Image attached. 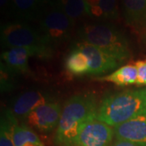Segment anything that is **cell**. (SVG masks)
<instances>
[{
    "instance_id": "obj_1",
    "label": "cell",
    "mask_w": 146,
    "mask_h": 146,
    "mask_svg": "<svg viewBox=\"0 0 146 146\" xmlns=\"http://www.w3.org/2000/svg\"><path fill=\"white\" fill-rule=\"evenodd\" d=\"M98 106L93 94L72 96L65 102L58 123L54 143L59 146H76L80 131L87 123L96 119Z\"/></svg>"
},
{
    "instance_id": "obj_2",
    "label": "cell",
    "mask_w": 146,
    "mask_h": 146,
    "mask_svg": "<svg viewBox=\"0 0 146 146\" xmlns=\"http://www.w3.org/2000/svg\"><path fill=\"white\" fill-rule=\"evenodd\" d=\"M145 110L146 88L127 89L106 95L98 106L96 119L110 127H116Z\"/></svg>"
},
{
    "instance_id": "obj_3",
    "label": "cell",
    "mask_w": 146,
    "mask_h": 146,
    "mask_svg": "<svg viewBox=\"0 0 146 146\" xmlns=\"http://www.w3.org/2000/svg\"><path fill=\"white\" fill-rule=\"evenodd\" d=\"M80 42L98 47L123 63L130 57V48L125 35L109 24H87L78 31Z\"/></svg>"
},
{
    "instance_id": "obj_4",
    "label": "cell",
    "mask_w": 146,
    "mask_h": 146,
    "mask_svg": "<svg viewBox=\"0 0 146 146\" xmlns=\"http://www.w3.org/2000/svg\"><path fill=\"white\" fill-rule=\"evenodd\" d=\"M1 43L4 48L27 47L34 50L38 58L52 57V46L41 31H37L24 21L9 22L1 27Z\"/></svg>"
},
{
    "instance_id": "obj_5",
    "label": "cell",
    "mask_w": 146,
    "mask_h": 146,
    "mask_svg": "<svg viewBox=\"0 0 146 146\" xmlns=\"http://www.w3.org/2000/svg\"><path fill=\"white\" fill-rule=\"evenodd\" d=\"M74 25L75 23L58 9L54 2L45 11L39 21L40 31L52 46L70 39Z\"/></svg>"
},
{
    "instance_id": "obj_6",
    "label": "cell",
    "mask_w": 146,
    "mask_h": 146,
    "mask_svg": "<svg viewBox=\"0 0 146 146\" xmlns=\"http://www.w3.org/2000/svg\"><path fill=\"white\" fill-rule=\"evenodd\" d=\"M114 135V128L94 119L87 123L80 131L76 146H110Z\"/></svg>"
},
{
    "instance_id": "obj_7",
    "label": "cell",
    "mask_w": 146,
    "mask_h": 146,
    "mask_svg": "<svg viewBox=\"0 0 146 146\" xmlns=\"http://www.w3.org/2000/svg\"><path fill=\"white\" fill-rule=\"evenodd\" d=\"M62 110L58 102H48L33 110L25 120L29 125L41 132H50L57 128Z\"/></svg>"
},
{
    "instance_id": "obj_8",
    "label": "cell",
    "mask_w": 146,
    "mask_h": 146,
    "mask_svg": "<svg viewBox=\"0 0 146 146\" xmlns=\"http://www.w3.org/2000/svg\"><path fill=\"white\" fill-rule=\"evenodd\" d=\"M76 47L87 56L89 62V75L98 76L114 70L121 62L103 50L89 43L79 42Z\"/></svg>"
},
{
    "instance_id": "obj_9",
    "label": "cell",
    "mask_w": 146,
    "mask_h": 146,
    "mask_svg": "<svg viewBox=\"0 0 146 146\" xmlns=\"http://www.w3.org/2000/svg\"><path fill=\"white\" fill-rule=\"evenodd\" d=\"M51 102H54L53 98L46 93L41 90H29L16 98L11 110L17 119H25L33 110Z\"/></svg>"
},
{
    "instance_id": "obj_10",
    "label": "cell",
    "mask_w": 146,
    "mask_h": 146,
    "mask_svg": "<svg viewBox=\"0 0 146 146\" xmlns=\"http://www.w3.org/2000/svg\"><path fill=\"white\" fill-rule=\"evenodd\" d=\"M116 139L146 146V110L127 122L114 127Z\"/></svg>"
},
{
    "instance_id": "obj_11",
    "label": "cell",
    "mask_w": 146,
    "mask_h": 146,
    "mask_svg": "<svg viewBox=\"0 0 146 146\" xmlns=\"http://www.w3.org/2000/svg\"><path fill=\"white\" fill-rule=\"evenodd\" d=\"M30 57H38L36 52L27 47H14L7 49L1 54L2 62L16 74L30 72L29 60Z\"/></svg>"
},
{
    "instance_id": "obj_12",
    "label": "cell",
    "mask_w": 146,
    "mask_h": 146,
    "mask_svg": "<svg viewBox=\"0 0 146 146\" xmlns=\"http://www.w3.org/2000/svg\"><path fill=\"white\" fill-rule=\"evenodd\" d=\"M54 0H11V7L20 21H31L41 17Z\"/></svg>"
},
{
    "instance_id": "obj_13",
    "label": "cell",
    "mask_w": 146,
    "mask_h": 146,
    "mask_svg": "<svg viewBox=\"0 0 146 146\" xmlns=\"http://www.w3.org/2000/svg\"><path fill=\"white\" fill-rule=\"evenodd\" d=\"M126 24L141 30L146 29V0H122Z\"/></svg>"
},
{
    "instance_id": "obj_14",
    "label": "cell",
    "mask_w": 146,
    "mask_h": 146,
    "mask_svg": "<svg viewBox=\"0 0 146 146\" xmlns=\"http://www.w3.org/2000/svg\"><path fill=\"white\" fill-rule=\"evenodd\" d=\"M84 2L91 17L109 20L119 17L118 0H84Z\"/></svg>"
},
{
    "instance_id": "obj_15",
    "label": "cell",
    "mask_w": 146,
    "mask_h": 146,
    "mask_svg": "<svg viewBox=\"0 0 146 146\" xmlns=\"http://www.w3.org/2000/svg\"><path fill=\"white\" fill-rule=\"evenodd\" d=\"M99 80L110 82L118 86H127L131 84H137L138 72L135 63L127 64L122 66L115 72L106 76L104 77L98 78Z\"/></svg>"
},
{
    "instance_id": "obj_16",
    "label": "cell",
    "mask_w": 146,
    "mask_h": 146,
    "mask_svg": "<svg viewBox=\"0 0 146 146\" xmlns=\"http://www.w3.org/2000/svg\"><path fill=\"white\" fill-rule=\"evenodd\" d=\"M65 67L72 76L89 75V62L87 56L77 47H74L66 59Z\"/></svg>"
},
{
    "instance_id": "obj_17",
    "label": "cell",
    "mask_w": 146,
    "mask_h": 146,
    "mask_svg": "<svg viewBox=\"0 0 146 146\" xmlns=\"http://www.w3.org/2000/svg\"><path fill=\"white\" fill-rule=\"evenodd\" d=\"M54 4L74 23L84 16H89L84 0H55L54 1Z\"/></svg>"
},
{
    "instance_id": "obj_18",
    "label": "cell",
    "mask_w": 146,
    "mask_h": 146,
    "mask_svg": "<svg viewBox=\"0 0 146 146\" xmlns=\"http://www.w3.org/2000/svg\"><path fill=\"white\" fill-rule=\"evenodd\" d=\"M16 125H18L17 119L11 110H5L1 117L0 146H15L13 134Z\"/></svg>"
},
{
    "instance_id": "obj_19",
    "label": "cell",
    "mask_w": 146,
    "mask_h": 146,
    "mask_svg": "<svg viewBox=\"0 0 146 146\" xmlns=\"http://www.w3.org/2000/svg\"><path fill=\"white\" fill-rule=\"evenodd\" d=\"M13 141L15 146H45L36 134L26 125H16Z\"/></svg>"
},
{
    "instance_id": "obj_20",
    "label": "cell",
    "mask_w": 146,
    "mask_h": 146,
    "mask_svg": "<svg viewBox=\"0 0 146 146\" xmlns=\"http://www.w3.org/2000/svg\"><path fill=\"white\" fill-rule=\"evenodd\" d=\"M135 65L138 72V80L136 85H146V59L136 61Z\"/></svg>"
},
{
    "instance_id": "obj_21",
    "label": "cell",
    "mask_w": 146,
    "mask_h": 146,
    "mask_svg": "<svg viewBox=\"0 0 146 146\" xmlns=\"http://www.w3.org/2000/svg\"><path fill=\"white\" fill-rule=\"evenodd\" d=\"M110 146H141L135 143H132L130 141H124V140H119V139H116L114 143L111 144Z\"/></svg>"
},
{
    "instance_id": "obj_22",
    "label": "cell",
    "mask_w": 146,
    "mask_h": 146,
    "mask_svg": "<svg viewBox=\"0 0 146 146\" xmlns=\"http://www.w3.org/2000/svg\"><path fill=\"white\" fill-rule=\"evenodd\" d=\"M9 5H11V0H0V6L2 10H5Z\"/></svg>"
}]
</instances>
